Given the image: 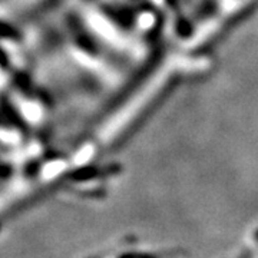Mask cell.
I'll return each mask as SVG.
<instances>
[{
	"instance_id": "obj_1",
	"label": "cell",
	"mask_w": 258,
	"mask_h": 258,
	"mask_svg": "<svg viewBox=\"0 0 258 258\" xmlns=\"http://www.w3.org/2000/svg\"><path fill=\"white\" fill-rule=\"evenodd\" d=\"M0 36L9 37V39H15V40H16L19 37V33L15 29L12 28V26L3 23V22H0Z\"/></svg>"
},
{
	"instance_id": "obj_3",
	"label": "cell",
	"mask_w": 258,
	"mask_h": 258,
	"mask_svg": "<svg viewBox=\"0 0 258 258\" xmlns=\"http://www.w3.org/2000/svg\"><path fill=\"white\" fill-rule=\"evenodd\" d=\"M10 175H12V168L8 164L0 162V178L5 179V178H9Z\"/></svg>"
},
{
	"instance_id": "obj_2",
	"label": "cell",
	"mask_w": 258,
	"mask_h": 258,
	"mask_svg": "<svg viewBox=\"0 0 258 258\" xmlns=\"http://www.w3.org/2000/svg\"><path fill=\"white\" fill-rule=\"evenodd\" d=\"M0 68L3 71H6L9 68V57H8V53L0 47Z\"/></svg>"
},
{
	"instance_id": "obj_4",
	"label": "cell",
	"mask_w": 258,
	"mask_h": 258,
	"mask_svg": "<svg viewBox=\"0 0 258 258\" xmlns=\"http://www.w3.org/2000/svg\"><path fill=\"white\" fill-rule=\"evenodd\" d=\"M0 228H2V224H0Z\"/></svg>"
}]
</instances>
